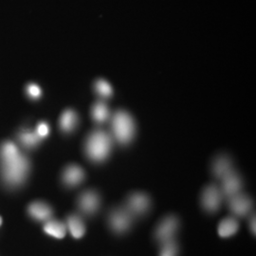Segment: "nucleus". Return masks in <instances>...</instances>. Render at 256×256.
<instances>
[{"instance_id": "f257e3e1", "label": "nucleus", "mask_w": 256, "mask_h": 256, "mask_svg": "<svg viewBox=\"0 0 256 256\" xmlns=\"http://www.w3.org/2000/svg\"><path fill=\"white\" fill-rule=\"evenodd\" d=\"M0 154L2 173L6 182L13 186L22 183L29 169L27 159L20 155L17 146L11 142L2 146Z\"/></svg>"}, {"instance_id": "f03ea898", "label": "nucleus", "mask_w": 256, "mask_h": 256, "mask_svg": "<svg viewBox=\"0 0 256 256\" xmlns=\"http://www.w3.org/2000/svg\"><path fill=\"white\" fill-rule=\"evenodd\" d=\"M111 138L104 131H95L87 138L85 152L88 158L94 161H102L108 157L111 150Z\"/></svg>"}, {"instance_id": "7ed1b4c3", "label": "nucleus", "mask_w": 256, "mask_h": 256, "mask_svg": "<svg viewBox=\"0 0 256 256\" xmlns=\"http://www.w3.org/2000/svg\"><path fill=\"white\" fill-rule=\"evenodd\" d=\"M112 132L118 142L128 143L135 133V123L132 117L125 111H118L112 118Z\"/></svg>"}, {"instance_id": "20e7f679", "label": "nucleus", "mask_w": 256, "mask_h": 256, "mask_svg": "<svg viewBox=\"0 0 256 256\" xmlns=\"http://www.w3.org/2000/svg\"><path fill=\"white\" fill-rule=\"evenodd\" d=\"M108 224L114 233L123 234L131 227L132 215L127 209H115L109 215Z\"/></svg>"}, {"instance_id": "39448f33", "label": "nucleus", "mask_w": 256, "mask_h": 256, "mask_svg": "<svg viewBox=\"0 0 256 256\" xmlns=\"http://www.w3.org/2000/svg\"><path fill=\"white\" fill-rule=\"evenodd\" d=\"M178 229V219L174 216L164 217L155 231V238L160 244L174 239Z\"/></svg>"}, {"instance_id": "423d86ee", "label": "nucleus", "mask_w": 256, "mask_h": 256, "mask_svg": "<svg viewBox=\"0 0 256 256\" xmlns=\"http://www.w3.org/2000/svg\"><path fill=\"white\" fill-rule=\"evenodd\" d=\"M222 193L216 185L206 187L201 196V203L203 208L209 213H215L219 209L222 203Z\"/></svg>"}, {"instance_id": "0eeeda50", "label": "nucleus", "mask_w": 256, "mask_h": 256, "mask_svg": "<svg viewBox=\"0 0 256 256\" xmlns=\"http://www.w3.org/2000/svg\"><path fill=\"white\" fill-rule=\"evenodd\" d=\"M150 198L142 193H135L128 197L126 201V209L132 216H142L150 207Z\"/></svg>"}, {"instance_id": "6e6552de", "label": "nucleus", "mask_w": 256, "mask_h": 256, "mask_svg": "<svg viewBox=\"0 0 256 256\" xmlns=\"http://www.w3.org/2000/svg\"><path fill=\"white\" fill-rule=\"evenodd\" d=\"M252 200L246 195L237 194L229 198V208L237 217H245L252 210Z\"/></svg>"}, {"instance_id": "1a4fd4ad", "label": "nucleus", "mask_w": 256, "mask_h": 256, "mask_svg": "<svg viewBox=\"0 0 256 256\" xmlns=\"http://www.w3.org/2000/svg\"><path fill=\"white\" fill-rule=\"evenodd\" d=\"M221 179H222V184L220 191L224 197L230 198L239 193L242 187V181L237 173L232 171L225 177H222Z\"/></svg>"}, {"instance_id": "9d476101", "label": "nucleus", "mask_w": 256, "mask_h": 256, "mask_svg": "<svg viewBox=\"0 0 256 256\" xmlns=\"http://www.w3.org/2000/svg\"><path fill=\"white\" fill-rule=\"evenodd\" d=\"M80 209L86 215H93L99 210L101 201L98 194L94 191L83 193L78 200Z\"/></svg>"}, {"instance_id": "9b49d317", "label": "nucleus", "mask_w": 256, "mask_h": 256, "mask_svg": "<svg viewBox=\"0 0 256 256\" xmlns=\"http://www.w3.org/2000/svg\"><path fill=\"white\" fill-rule=\"evenodd\" d=\"M84 177H85V173L83 169L78 165L68 166L63 174V180L68 186L78 185L83 181Z\"/></svg>"}, {"instance_id": "f8f14e48", "label": "nucleus", "mask_w": 256, "mask_h": 256, "mask_svg": "<svg viewBox=\"0 0 256 256\" xmlns=\"http://www.w3.org/2000/svg\"><path fill=\"white\" fill-rule=\"evenodd\" d=\"M29 213L32 217L40 221L49 220L52 216L51 208L44 202H34L29 207Z\"/></svg>"}, {"instance_id": "ddd939ff", "label": "nucleus", "mask_w": 256, "mask_h": 256, "mask_svg": "<svg viewBox=\"0 0 256 256\" xmlns=\"http://www.w3.org/2000/svg\"><path fill=\"white\" fill-rule=\"evenodd\" d=\"M239 225L235 217H225L218 225V234L221 237H230L236 235Z\"/></svg>"}, {"instance_id": "4468645a", "label": "nucleus", "mask_w": 256, "mask_h": 256, "mask_svg": "<svg viewBox=\"0 0 256 256\" xmlns=\"http://www.w3.org/2000/svg\"><path fill=\"white\" fill-rule=\"evenodd\" d=\"M232 171V162L228 157L220 156L215 159L213 164V172L217 178H222Z\"/></svg>"}, {"instance_id": "2eb2a0df", "label": "nucleus", "mask_w": 256, "mask_h": 256, "mask_svg": "<svg viewBox=\"0 0 256 256\" xmlns=\"http://www.w3.org/2000/svg\"><path fill=\"white\" fill-rule=\"evenodd\" d=\"M68 226L71 236L74 238H81L85 233V227L83 220L77 216H70L68 218Z\"/></svg>"}, {"instance_id": "dca6fc26", "label": "nucleus", "mask_w": 256, "mask_h": 256, "mask_svg": "<svg viewBox=\"0 0 256 256\" xmlns=\"http://www.w3.org/2000/svg\"><path fill=\"white\" fill-rule=\"evenodd\" d=\"M44 231L51 236V237H56V238H63L66 236V226L56 220H49L44 227Z\"/></svg>"}, {"instance_id": "f3484780", "label": "nucleus", "mask_w": 256, "mask_h": 256, "mask_svg": "<svg viewBox=\"0 0 256 256\" xmlns=\"http://www.w3.org/2000/svg\"><path fill=\"white\" fill-rule=\"evenodd\" d=\"M76 121V114L71 110H68L62 115L61 127L65 131H70L75 126Z\"/></svg>"}, {"instance_id": "a211bd4d", "label": "nucleus", "mask_w": 256, "mask_h": 256, "mask_svg": "<svg viewBox=\"0 0 256 256\" xmlns=\"http://www.w3.org/2000/svg\"><path fill=\"white\" fill-rule=\"evenodd\" d=\"M177 254L178 246L174 239L161 244L159 256H177Z\"/></svg>"}, {"instance_id": "6ab92c4d", "label": "nucleus", "mask_w": 256, "mask_h": 256, "mask_svg": "<svg viewBox=\"0 0 256 256\" xmlns=\"http://www.w3.org/2000/svg\"><path fill=\"white\" fill-rule=\"evenodd\" d=\"M93 117L99 121L102 122L108 118V109L102 102H98L93 107Z\"/></svg>"}, {"instance_id": "aec40b11", "label": "nucleus", "mask_w": 256, "mask_h": 256, "mask_svg": "<svg viewBox=\"0 0 256 256\" xmlns=\"http://www.w3.org/2000/svg\"><path fill=\"white\" fill-rule=\"evenodd\" d=\"M96 89H97L99 94L103 96V97H108L112 93V88H111L110 85L103 80H99L98 82L96 83Z\"/></svg>"}, {"instance_id": "412c9836", "label": "nucleus", "mask_w": 256, "mask_h": 256, "mask_svg": "<svg viewBox=\"0 0 256 256\" xmlns=\"http://www.w3.org/2000/svg\"><path fill=\"white\" fill-rule=\"evenodd\" d=\"M40 137L37 133H32V132H27L24 133L21 137L22 141L27 145V146H34L37 144Z\"/></svg>"}, {"instance_id": "4be33fe9", "label": "nucleus", "mask_w": 256, "mask_h": 256, "mask_svg": "<svg viewBox=\"0 0 256 256\" xmlns=\"http://www.w3.org/2000/svg\"><path fill=\"white\" fill-rule=\"evenodd\" d=\"M36 133L38 134L40 138L46 137L48 135V133H49V126L47 124H45V123H41L38 126V128H37Z\"/></svg>"}, {"instance_id": "5701e85b", "label": "nucleus", "mask_w": 256, "mask_h": 256, "mask_svg": "<svg viewBox=\"0 0 256 256\" xmlns=\"http://www.w3.org/2000/svg\"><path fill=\"white\" fill-rule=\"evenodd\" d=\"M30 93H31V95L37 97V96H39L40 94L39 88L36 87V86H32V87L30 88Z\"/></svg>"}, {"instance_id": "b1692460", "label": "nucleus", "mask_w": 256, "mask_h": 256, "mask_svg": "<svg viewBox=\"0 0 256 256\" xmlns=\"http://www.w3.org/2000/svg\"><path fill=\"white\" fill-rule=\"evenodd\" d=\"M251 229L254 235H256V217L255 216L252 218V221H251Z\"/></svg>"}, {"instance_id": "393cba45", "label": "nucleus", "mask_w": 256, "mask_h": 256, "mask_svg": "<svg viewBox=\"0 0 256 256\" xmlns=\"http://www.w3.org/2000/svg\"><path fill=\"white\" fill-rule=\"evenodd\" d=\"M1 223H2V218L0 217V225H1Z\"/></svg>"}]
</instances>
